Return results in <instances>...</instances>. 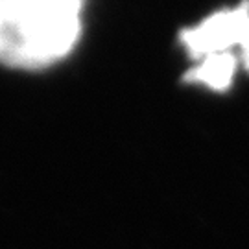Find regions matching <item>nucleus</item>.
Returning <instances> with one entry per match:
<instances>
[{
    "instance_id": "nucleus-1",
    "label": "nucleus",
    "mask_w": 249,
    "mask_h": 249,
    "mask_svg": "<svg viewBox=\"0 0 249 249\" xmlns=\"http://www.w3.org/2000/svg\"><path fill=\"white\" fill-rule=\"evenodd\" d=\"M81 0H0V63L37 71L63 59L81 30Z\"/></svg>"
},
{
    "instance_id": "nucleus-2",
    "label": "nucleus",
    "mask_w": 249,
    "mask_h": 249,
    "mask_svg": "<svg viewBox=\"0 0 249 249\" xmlns=\"http://www.w3.org/2000/svg\"><path fill=\"white\" fill-rule=\"evenodd\" d=\"M181 41L194 63L207 57H234L249 72V2L222 9L197 26L183 30Z\"/></svg>"
}]
</instances>
